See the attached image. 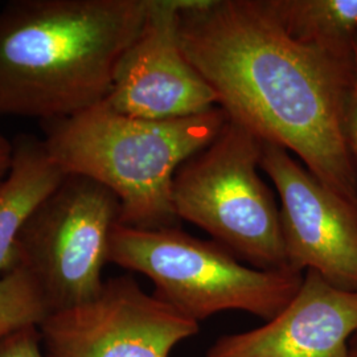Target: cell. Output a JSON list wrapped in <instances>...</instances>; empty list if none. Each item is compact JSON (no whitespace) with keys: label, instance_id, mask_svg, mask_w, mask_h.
Here are the masks:
<instances>
[{"label":"cell","instance_id":"6da1fadb","mask_svg":"<svg viewBox=\"0 0 357 357\" xmlns=\"http://www.w3.org/2000/svg\"><path fill=\"white\" fill-rule=\"evenodd\" d=\"M178 41L230 121L301 159L357 209V163L347 119L355 56L287 35L266 0H185Z\"/></svg>","mask_w":357,"mask_h":357},{"label":"cell","instance_id":"7a4b0ae2","mask_svg":"<svg viewBox=\"0 0 357 357\" xmlns=\"http://www.w3.org/2000/svg\"><path fill=\"white\" fill-rule=\"evenodd\" d=\"M150 0H16L0 10V115L41 122L103 102Z\"/></svg>","mask_w":357,"mask_h":357},{"label":"cell","instance_id":"3957f363","mask_svg":"<svg viewBox=\"0 0 357 357\" xmlns=\"http://www.w3.org/2000/svg\"><path fill=\"white\" fill-rule=\"evenodd\" d=\"M215 107L187 118H132L98 103L76 115L43 122L45 146L65 174L98 181L121 204L119 224L160 229L175 227L174 178L228 122Z\"/></svg>","mask_w":357,"mask_h":357},{"label":"cell","instance_id":"277c9868","mask_svg":"<svg viewBox=\"0 0 357 357\" xmlns=\"http://www.w3.org/2000/svg\"><path fill=\"white\" fill-rule=\"evenodd\" d=\"M107 261L147 277L156 298L197 323L229 310L273 319L303 281L302 274L290 270L245 266L222 245L175 227L141 229L116 224Z\"/></svg>","mask_w":357,"mask_h":357},{"label":"cell","instance_id":"5b68a950","mask_svg":"<svg viewBox=\"0 0 357 357\" xmlns=\"http://www.w3.org/2000/svg\"><path fill=\"white\" fill-rule=\"evenodd\" d=\"M262 143L228 119L213 141L178 168L174 209L255 268L290 270L281 212L258 174Z\"/></svg>","mask_w":357,"mask_h":357},{"label":"cell","instance_id":"8992f818","mask_svg":"<svg viewBox=\"0 0 357 357\" xmlns=\"http://www.w3.org/2000/svg\"><path fill=\"white\" fill-rule=\"evenodd\" d=\"M118 197L93 178L65 174L28 217L17 240V266L35 280L51 312L84 305L102 290Z\"/></svg>","mask_w":357,"mask_h":357},{"label":"cell","instance_id":"52a82bcc","mask_svg":"<svg viewBox=\"0 0 357 357\" xmlns=\"http://www.w3.org/2000/svg\"><path fill=\"white\" fill-rule=\"evenodd\" d=\"M38 332L45 357H169L199 323L123 275L89 302L51 312Z\"/></svg>","mask_w":357,"mask_h":357},{"label":"cell","instance_id":"ba28073f","mask_svg":"<svg viewBox=\"0 0 357 357\" xmlns=\"http://www.w3.org/2000/svg\"><path fill=\"white\" fill-rule=\"evenodd\" d=\"M261 169L281 199L289 268L317 271L333 286L357 291V209L277 144L262 143Z\"/></svg>","mask_w":357,"mask_h":357},{"label":"cell","instance_id":"9c48e42d","mask_svg":"<svg viewBox=\"0 0 357 357\" xmlns=\"http://www.w3.org/2000/svg\"><path fill=\"white\" fill-rule=\"evenodd\" d=\"M185 0H150L146 20L122 56L105 100L132 118L167 121L218 107V96L188 61L178 41V13Z\"/></svg>","mask_w":357,"mask_h":357},{"label":"cell","instance_id":"30bf717a","mask_svg":"<svg viewBox=\"0 0 357 357\" xmlns=\"http://www.w3.org/2000/svg\"><path fill=\"white\" fill-rule=\"evenodd\" d=\"M357 332V291L308 270L290 303L250 331L225 335L206 357H351Z\"/></svg>","mask_w":357,"mask_h":357},{"label":"cell","instance_id":"8fae6325","mask_svg":"<svg viewBox=\"0 0 357 357\" xmlns=\"http://www.w3.org/2000/svg\"><path fill=\"white\" fill-rule=\"evenodd\" d=\"M64 176L44 139L13 141V166L0 185V278L17 266V240L28 217Z\"/></svg>","mask_w":357,"mask_h":357},{"label":"cell","instance_id":"7c38bea8","mask_svg":"<svg viewBox=\"0 0 357 357\" xmlns=\"http://www.w3.org/2000/svg\"><path fill=\"white\" fill-rule=\"evenodd\" d=\"M294 40L343 57L355 56L357 0H266Z\"/></svg>","mask_w":357,"mask_h":357},{"label":"cell","instance_id":"4fadbf2b","mask_svg":"<svg viewBox=\"0 0 357 357\" xmlns=\"http://www.w3.org/2000/svg\"><path fill=\"white\" fill-rule=\"evenodd\" d=\"M51 310L35 280L16 266L0 278V339L26 327H38Z\"/></svg>","mask_w":357,"mask_h":357},{"label":"cell","instance_id":"5bb4252c","mask_svg":"<svg viewBox=\"0 0 357 357\" xmlns=\"http://www.w3.org/2000/svg\"><path fill=\"white\" fill-rule=\"evenodd\" d=\"M0 357H45L38 327H26L0 339Z\"/></svg>","mask_w":357,"mask_h":357},{"label":"cell","instance_id":"9a60e30c","mask_svg":"<svg viewBox=\"0 0 357 357\" xmlns=\"http://www.w3.org/2000/svg\"><path fill=\"white\" fill-rule=\"evenodd\" d=\"M347 131H348L349 147L357 163V41L355 44V78H354V86H352L349 105H348Z\"/></svg>","mask_w":357,"mask_h":357},{"label":"cell","instance_id":"2e32d148","mask_svg":"<svg viewBox=\"0 0 357 357\" xmlns=\"http://www.w3.org/2000/svg\"><path fill=\"white\" fill-rule=\"evenodd\" d=\"M13 160V142L0 134V185L7 178Z\"/></svg>","mask_w":357,"mask_h":357},{"label":"cell","instance_id":"e0dca14e","mask_svg":"<svg viewBox=\"0 0 357 357\" xmlns=\"http://www.w3.org/2000/svg\"><path fill=\"white\" fill-rule=\"evenodd\" d=\"M349 351H351V357H357V332L349 342Z\"/></svg>","mask_w":357,"mask_h":357}]
</instances>
